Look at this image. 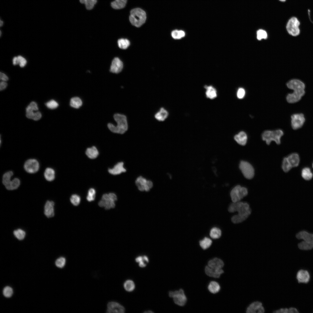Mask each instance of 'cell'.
I'll list each match as a JSON object with an SVG mask.
<instances>
[{
    "instance_id": "cell-44",
    "label": "cell",
    "mask_w": 313,
    "mask_h": 313,
    "mask_svg": "<svg viewBox=\"0 0 313 313\" xmlns=\"http://www.w3.org/2000/svg\"><path fill=\"white\" fill-rule=\"evenodd\" d=\"M66 263V259L63 257H61L57 259L55 261L56 266L60 268H62L65 266Z\"/></svg>"
},
{
    "instance_id": "cell-27",
    "label": "cell",
    "mask_w": 313,
    "mask_h": 313,
    "mask_svg": "<svg viewBox=\"0 0 313 313\" xmlns=\"http://www.w3.org/2000/svg\"><path fill=\"white\" fill-rule=\"evenodd\" d=\"M44 175L45 179L48 181H52L55 178V171L50 168H47L46 169Z\"/></svg>"
},
{
    "instance_id": "cell-26",
    "label": "cell",
    "mask_w": 313,
    "mask_h": 313,
    "mask_svg": "<svg viewBox=\"0 0 313 313\" xmlns=\"http://www.w3.org/2000/svg\"><path fill=\"white\" fill-rule=\"evenodd\" d=\"M168 115V111L163 108H161L155 114L154 117L156 119L159 121H163L167 118Z\"/></svg>"
},
{
    "instance_id": "cell-40",
    "label": "cell",
    "mask_w": 313,
    "mask_h": 313,
    "mask_svg": "<svg viewBox=\"0 0 313 313\" xmlns=\"http://www.w3.org/2000/svg\"><path fill=\"white\" fill-rule=\"evenodd\" d=\"M123 286L125 290L128 292H131L135 288V284L133 281L130 280L126 281L124 283Z\"/></svg>"
},
{
    "instance_id": "cell-39",
    "label": "cell",
    "mask_w": 313,
    "mask_h": 313,
    "mask_svg": "<svg viewBox=\"0 0 313 313\" xmlns=\"http://www.w3.org/2000/svg\"><path fill=\"white\" fill-rule=\"evenodd\" d=\"M171 35L175 39H180L185 36V33L182 30H174L171 33Z\"/></svg>"
},
{
    "instance_id": "cell-43",
    "label": "cell",
    "mask_w": 313,
    "mask_h": 313,
    "mask_svg": "<svg viewBox=\"0 0 313 313\" xmlns=\"http://www.w3.org/2000/svg\"><path fill=\"white\" fill-rule=\"evenodd\" d=\"M292 168L286 157H284L283 159L282 164V168L283 171L285 172H288Z\"/></svg>"
},
{
    "instance_id": "cell-19",
    "label": "cell",
    "mask_w": 313,
    "mask_h": 313,
    "mask_svg": "<svg viewBox=\"0 0 313 313\" xmlns=\"http://www.w3.org/2000/svg\"><path fill=\"white\" fill-rule=\"evenodd\" d=\"M123 64L121 61L117 57L115 58L112 60L110 67V71L112 73H117L122 69Z\"/></svg>"
},
{
    "instance_id": "cell-59",
    "label": "cell",
    "mask_w": 313,
    "mask_h": 313,
    "mask_svg": "<svg viewBox=\"0 0 313 313\" xmlns=\"http://www.w3.org/2000/svg\"><path fill=\"white\" fill-rule=\"evenodd\" d=\"M13 65H15L19 64V61L18 57H14L13 58Z\"/></svg>"
},
{
    "instance_id": "cell-7",
    "label": "cell",
    "mask_w": 313,
    "mask_h": 313,
    "mask_svg": "<svg viewBox=\"0 0 313 313\" xmlns=\"http://www.w3.org/2000/svg\"><path fill=\"white\" fill-rule=\"evenodd\" d=\"M248 194V190L246 188L237 185L231 190L230 196L232 202H236L240 201Z\"/></svg>"
},
{
    "instance_id": "cell-56",
    "label": "cell",
    "mask_w": 313,
    "mask_h": 313,
    "mask_svg": "<svg viewBox=\"0 0 313 313\" xmlns=\"http://www.w3.org/2000/svg\"><path fill=\"white\" fill-rule=\"evenodd\" d=\"M7 85V83L5 81H2L0 83V90H3L5 89Z\"/></svg>"
},
{
    "instance_id": "cell-25",
    "label": "cell",
    "mask_w": 313,
    "mask_h": 313,
    "mask_svg": "<svg viewBox=\"0 0 313 313\" xmlns=\"http://www.w3.org/2000/svg\"><path fill=\"white\" fill-rule=\"evenodd\" d=\"M221 289V286L217 281L212 280L210 281L208 286V289L212 294H216L218 293Z\"/></svg>"
},
{
    "instance_id": "cell-14",
    "label": "cell",
    "mask_w": 313,
    "mask_h": 313,
    "mask_svg": "<svg viewBox=\"0 0 313 313\" xmlns=\"http://www.w3.org/2000/svg\"><path fill=\"white\" fill-rule=\"evenodd\" d=\"M107 313H123L125 312L124 307L120 304L115 301L109 302L107 305Z\"/></svg>"
},
{
    "instance_id": "cell-11",
    "label": "cell",
    "mask_w": 313,
    "mask_h": 313,
    "mask_svg": "<svg viewBox=\"0 0 313 313\" xmlns=\"http://www.w3.org/2000/svg\"><path fill=\"white\" fill-rule=\"evenodd\" d=\"M24 168L25 170L28 173H34L39 170V164L36 159H29L25 163Z\"/></svg>"
},
{
    "instance_id": "cell-42",
    "label": "cell",
    "mask_w": 313,
    "mask_h": 313,
    "mask_svg": "<svg viewBox=\"0 0 313 313\" xmlns=\"http://www.w3.org/2000/svg\"><path fill=\"white\" fill-rule=\"evenodd\" d=\"M13 234L19 240L23 239L26 235L25 232L21 229H18L14 231Z\"/></svg>"
},
{
    "instance_id": "cell-47",
    "label": "cell",
    "mask_w": 313,
    "mask_h": 313,
    "mask_svg": "<svg viewBox=\"0 0 313 313\" xmlns=\"http://www.w3.org/2000/svg\"><path fill=\"white\" fill-rule=\"evenodd\" d=\"M13 291L11 287L9 286L5 287L3 290V294L4 296L7 298L11 297L13 294Z\"/></svg>"
},
{
    "instance_id": "cell-22",
    "label": "cell",
    "mask_w": 313,
    "mask_h": 313,
    "mask_svg": "<svg viewBox=\"0 0 313 313\" xmlns=\"http://www.w3.org/2000/svg\"><path fill=\"white\" fill-rule=\"evenodd\" d=\"M54 203L52 201H48L46 202L44 208V213L48 218L52 217L54 215Z\"/></svg>"
},
{
    "instance_id": "cell-49",
    "label": "cell",
    "mask_w": 313,
    "mask_h": 313,
    "mask_svg": "<svg viewBox=\"0 0 313 313\" xmlns=\"http://www.w3.org/2000/svg\"><path fill=\"white\" fill-rule=\"evenodd\" d=\"M245 94V92L244 89L240 88L237 92V97L239 99H242L244 97Z\"/></svg>"
},
{
    "instance_id": "cell-64",
    "label": "cell",
    "mask_w": 313,
    "mask_h": 313,
    "mask_svg": "<svg viewBox=\"0 0 313 313\" xmlns=\"http://www.w3.org/2000/svg\"><path fill=\"white\" fill-rule=\"evenodd\" d=\"M312 168H313V163L312 164Z\"/></svg>"
},
{
    "instance_id": "cell-36",
    "label": "cell",
    "mask_w": 313,
    "mask_h": 313,
    "mask_svg": "<svg viewBox=\"0 0 313 313\" xmlns=\"http://www.w3.org/2000/svg\"><path fill=\"white\" fill-rule=\"evenodd\" d=\"M13 175V173L11 171L7 172L3 174L2 177V183L5 186L10 182L11 181V178Z\"/></svg>"
},
{
    "instance_id": "cell-15",
    "label": "cell",
    "mask_w": 313,
    "mask_h": 313,
    "mask_svg": "<svg viewBox=\"0 0 313 313\" xmlns=\"http://www.w3.org/2000/svg\"><path fill=\"white\" fill-rule=\"evenodd\" d=\"M305 93L304 90H295L292 93L289 94L286 97V100L290 103H293L299 101Z\"/></svg>"
},
{
    "instance_id": "cell-61",
    "label": "cell",
    "mask_w": 313,
    "mask_h": 313,
    "mask_svg": "<svg viewBox=\"0 0 313 313\" xmlns=\"http://www.w3.org/2000/svg\"><path fill=\"white\" fill-rule=\"evenodd\" d=\"M3 21L1 20H0V26H2L3 25Z\"/></svg>"
},
{
    "instance_id": "cell-45",
    "label": "cell",
    "mask_w": 313,
    "mask_h": 313,
    "mask_svg": "<svg viewBox=\"0 0 313 313\" xmlns=\"http://www.w3.org/2000/svg\"><path fill=\"white\" fill-rule=\"evenodd\" d=\"M257 38L259 40L262 39H266L267 37L266 32L262 29L258 30L256 32Z\"/></svg>"
},
{
    "instance_id": "cell-18",
    "label": "cell",
    "mask_w": 313,
    "mask_h": 313,
    "mask_svg": "<svg viewBox=\"0 0 313 313\" xmlns=\"http://www.w3.org/2000/svg\"><path fill=\"white\" fill-rule=\"evenodd\" d=\"M205 272L206 274L209 277L214 279H218L224 273V271L223 269H213L207 265L205 267Z\"/></svg>"
},
{
    "instance_id": "cell-46",
    "label": "cell",
    "mask_w": 313,
    "mask_h": 313,
    "mask_svg": "<svg viewBox=\"0 0 313 313\" xmlns=\"http://www.w3.org/2000/svg\"><path fill=\"white\" fill-rule=\"evenodd\" d=\"M70 200L71 203L74 205L77 206L79 204L80 202L81 198L78 195L74 194L72 195L70 198Z\"/></svg>"
},
{
    "instance_id": "cell-54",
    "label": "cell",
    "mask_w": 313,
    "mask_h": 313,
    "mask_svg": "<svg viewBox=\"0 0 313 313\" xmlns=\"http://www.w3.org/2000/svg\"><path fill=\"white\" fill-rule=\"evenodd\" d=\"M274 313H288L289 309L287 308H281L273 312Z\"/></svg>"
},
{
    "instance_id": "cell-21",
    "label": "cell",
    "mask_w": 313,
    "mask_h": 313,
    "mask_svg": "<svg viewBox=\"0 0 313 313\" xmlns=\"http://www.w3.org/2000/svg\"><path fill=\"white\" fill-rule=\"evenodd\" d=\"M124 163L123 162H120L117 163L114 167L109 168L108 170L109 172L113 175H117L126 171V169L124 166Z\"/></svg>"
},
{
    "instance_id": "cell-53",
    "label": "cell",
    "mask_w": 313,
    "mask_h": 313,
    "mask_svg": "<svg viewBox=\"0 0 313 313\" xmlns=\"http://www.w3.org/2000/svg\"><path fill=\"white\" fill-rule=\"evenodd\" d=\"M95 193L96 191L95 189L93 188H91L88 191L87 196L95 198Z\"/></svg>"
},
{
    "instance_id": "cell-20",
    "label": "cell",
    "mask_w": 313,
    "mask_h": 313,
    "mask_svg": "<svg viewBox=\"0 0 313 313\" xmlns=\"http://www.w3.org/2000/svg\"><path fill=\"white\" fill-rule=\"evenodd\" d=\"M310 278L309 273L306 270H301L297 272L296 278L299 283H307Z\"/></svg>"
},
{
    "instance_id": "cell-3",
    "label": "cell",
    "mask_w": 313,
    "mask_h": 313,
    "mask_svg": "<svg viewBox=\"0 0 313 313\" xmlns=\"http://www.w3.org/2000/svg\"><path fill=\"white\" fill-rule=\"evenodd\" d=\"M296 236L298 239H303L304 240L303 241L298 244V247L299 249L308 250L313 248V234L303 230L297 233Z\"/></svg>"
},
{
    "instance_id": "cell-35",
    "label": "cell",
    "mask_w": 313,
    "mask_h": 313,
    "mask_svg": "<svg viewBox=\"0 0 313 313\" xmlns=\"http://www.w3.org/2000/svg\"><path fill=\"white\" fill-rule=\"evenodd\" d=\"M221 232L219 228L214 227L210 230V235L211 237L213 239H218L221 236Z\"/></svg>"
},
{
    "instance_id": "cell-28",
    "label": "cell",
    "mask_w": 313,
    "mask_h": 313,
    "mask_svg": "<svg viewBox=\"0 0 313 313\" xmlns=\"http://www.w3.org/2000/svg\"><path fill=\"white\" fill-rule=\"evenodd\" d=\"M85 154L88 157L91 159L96 158L99 154V152L97 148L93 146L88 148L86 151Z\"/></svg>"
},
{
    "instance_id": "cell-6",
    "label": "cell",
    "mask_w": 313,
    "mask_h": 313,
    "mask_svg": "<svg viewBox=\"0 0 313 313\" xmlns=\"http://www.w3.org/2000/svg\"><path fill=\"white\" fill-rule=\"evenodd\" d=\"M170 297L173 299L174 303L179 306H185L187 303L188 299L184 290L182 288L174 291H170L168 293Z\"/></svg>"
},
{
    "instance_id": "cell-31",
    "label": "cell",
    "mask_w": 313,
    "mask_h": 313,
    "mask_svg": "<svg viewBox=\"0 0 313 313\" xmlns=\"http://www.w3.org/2000/svg\"><path fill=\"white\" fill-rule=\"evenodd\" d=\"M127 0H115L111 3L112 8L115 9H119L124 8L126 4Z\"/></svg>"
},
{
    "instance_id": "cell-9",
    "label": "cell",
    "mask_w": 313,
    "mask_h": 313,
    "mask_svg": "<svg viewBox=\"0 0 313 313\" xmlns=\"http://www.w3.org/2000/svg\"><path fill=\"white\" fill-rule=\"evenodd\" d=\"M239 168L246 178L251 179L253 177L254 170L249 162L244 161H241L239 164Z\"/></svg>"
},
{
    "instance_id": "cell-13",
    "label": "cell",
    "mask_w": 313,
    "mask_h": 313,
    "mask_svg": "<svg viewBox=\"0 0 313 313\" xmlns=\"http://www.w3.org/2000/svg\"><path fill=\"white\" fill-rule=\"evenodd\" d=\"M265 309L262 303L259 301H255L251 303L247 307L246 312L248 313H263Z\"/></svg>"
},
{
    "instance_id": "cell-55",
    "label": "cell",
    "mask_w": 313,
    "mask_h": 313,
    "mask_svg": "<svg viewBox=\"0 0 313 313\" xmlns=\"http://www.w3.org/2000/svg\"><path fill=\"white\" fill-rule=\"evenodd\" d=\"M0 79L2 81H7L8 80V76L4 73L1 72L0 73Z\"/></svg>"
},
{
    "instance_id": "cell-38",
    "label": "cell",
    "mask_w": 313,
    "mask_h": 313,
    "mask_svg": "<svg viewBox=\"0 0 313 313\" xmlns=\"http://www.w3.org/2000/svg\"><path fill=\"white\" fill-rule=\"evenodd\" d=\"M81 3L85 4V7L88 10H91L94 7L97 3V0H79Z\"/></svg>"
},
{
    "instance_id": "cell-33",
    "label": "cell",
    "mask_w": 313,
    "mask_h": 313,
    "mask_svg": "<svg viewBox=\"0 0 313 313\" xmlns=\"http://www.w3.org/2000/svg\"><path fill=\"white\" fill-rule=\"evenodd\" d=\"M212 243V241L211 240L207 237H205L199 242L200 246L203 250H206L209 248L211 246Z\"/></svg>"
},
{
    "instance_id": "cell-63",
    "label": "cell",
    "mask_w": 313,
    "mask_h": 313,
    "mask_svg": "<svg viewBox=\"0 0 313 313\" xmlns=\"http://www.w3.org/2000/svg\"><path fill=\"white\" fill-rule=\"evenodd\" d=\"M1 31H0V36H1Z\"/></svg>"
},
{
    "instance_id": "cell-24",
    "label": "cell",
    "mask_w": 313,
    "mask_h": 313,
    "mask_svg": "<svg viewBox=\"0 0 313 313\" xmlns=\"http://www.w3.org/2000/svg\"><path fill=\"white\" fill-rule=\"evenodd\" d=\"M234 138L238 143L241 145H244L247 142L248 137L246 133L242 131L235 135Z\"/></svg>"
},
{
    "instance_id": "cell-1",
    "label": "cell",
    "mask_w": 313,
    "mask_h": 313,
    "mask_svg": "<svg viewBox=\"0 0 313 313\" xmlns=\"http://www.w3.org/2000/svg\"><path fill=\"white\" fill-rule=\"evenodd\" d=\"M230 212H237V214L231 218L232 222L234 223H241L246 220L250 215L251 210L249 204L245 202L238 201L231 203L228 208Z\"/></svg>"
},
{
    "instance_id": "cell-41",
    "label": "cell",
    "mask_w": 313,
    "mask_h": 313,
    "mask_svg": "<svg viewBox=\"0 0 313 313\" xmlns=\"http://www.w3.org/2000/svg\"><path fill=\"white\" fill-rule=\"evenodd\" d=\"M118 44L120 48L125 49L129 46L130 42L128 39L122 38L118 40Z\"/></svg>"
},
{
    "instance_id": "cell-51",
    "label": "cell",
    "mask_w": 313,
    "mask_h": 313,
    "mask_svg": "<svg viewBox=\"0 0 313 313\" xmlns=\"http://www.w3.org/2000/svg\"><path fill=\"white\" fill-rule=\"evenodd\" d=\"M28 106L34 111H36L38 110L37 104L34 101L31 102Z\"/></svg>"
},
{
    "instance_id": "cell-50",
    "label": "cell",
    "mask_w": 313,
    "mask_h": 313,
    "mask_svg": "<svg viewBox=\"0 0 313 313\" xmlns=\"http://www.w3.org/2000/svg\"><path fill=\"white\" fill-rule=\"evenodd\" d=\"M18 58L19 61V64L21 67H23L26 65L27 61L26 59L21 56H18Z\"/></svg>"
},
{
    "instance_id": "cell-10",
    "label": "cell",
    "mask_w": 313,
    "mask_h": 313,
    "mask_svg": "<svg viewBox=\"0 0 313 313\" xmlns=\"http://www.w3.org/2000/svg\"><path fill=\"white\" fill-rule=\"evenodd\" d=\"M135 183L138 190L141 191H148L153 186V183L151 180L141 176H139L136 179Z\"/></svg>"
},
{
    "instance_id": "cell-30",
    "label": "cell",
    "mask_w": 313,
    "mask_h": 313,
    "mask_svg": "<svg viewBox=\"0 0 313 313\" xmlns=\"http://www.w3.org/2000/svg\"><path fill=\"white\" fill-rule=\"evenodd\" d=\"M20 184V181L18 178H14L5 187L9 190H13L17 189Z\"/></svg>"
},
{
    "instance_id": "cell-23",
    "label": "cell",
    "mask_w": 313,
    "mask_h": 313,
    "mask_svg": "<svg viewBox=\"0 0 313 313\" xmlns=\"http://www.w3.org/2000/svg\"><path fill=\"white\" fill-rule=\"evenodd\" d=\"M289 163L292 167H297L299 165L300 158L299 154L296 153H292L286 157Z\"/></svg>"
},
{
    "instance_id": "cell-5",
    "label": "cell",
    "mask_w": 313,
    "mask_h": 313,
    "mask_svg": "<svg viewBox=\"0 0 313 313\" xmlns=\"http://www.w3.org/2000/svg\"><path fill=\"white\" fill-rule=\"evenodd\" d=\"M283 134V131L280 129L274 131L266 130L263 133L262 138L267 145H270L272 141L279 145L281 143V139Z\"/></svg>"
},
{
    "instance_id": "cell-57",
    "label": "cell",
    "mask_w": 313,
    "mask_h": 313,
    "mask_svg": "<svg viewBox=\"0 0 313 313\" xmlns=\"http://www.w3.org/2000/svg\"><path fill=\"white\" fill-rule=\"evenodd\" d=\"M110 198L112 200L115 201L117 199V196L115 194L113 193H110L109 194Z\"/></svg>"
},
{
    "instance_id": "cell-48",
    "label": "cell",
    "mask_w": 313,
    "mask_h": 313,
    "mask_svg": "<svg viewBox=\"0 0 313 313\" xmlns=\"http://www.w3.org/2000/svg\"><path fill=\"white\" fill-rule=\"evenodd\" d=\"M46 105L48 108L53 109L57 108L59 104L58 103L54 100H51L47 102Z\"/></svg>"
},
{
    "instance_id": "cell-62",
    "label": "cell",
    "mask_w": 313,
    "mask_h": 313,
    "mask_svg": "<svg viewBox=\"0 0 313 313\" xmlns=\"http://www.w3.org/2000/svg\"><path fill=\"white\" fill-rule=\"evenodd\" d=\"M279 1L281 2H285L286 0H279Z\"/></svg>"
},
{
    "instance_id": "cell-58",
    "label": "cell",
    "mask_w": 313,
    "mask_h": 313,
    "mask_svg": "<svg viewBox=\"0 0 313 313\" xmlns=\"http://www.w3.org/2000/svg\"><path fill=\"white\" fill-rule=\"evenodd\" d=\"M299 312L297 309L294 307H292L289 309V313H297Z\"/></svg>"
},
{
    "instance_id": "cell-12",
    "label": "cell",
    "mask_w": 313,
    "mask_h": 313,
    "mask_svg": "<svg viewBox=\"0 0 313 313\" xmlns=\"http://www.w3.org/2000/svg\"><path fill=\"white\" fill-rule=\"evenodd\" d=\"M291 122L292 127L294 130L298 129L303 125L305 118L302 114H293L291 116Z\"/></svg>"
},
{
    "instance_id": "cell-8",
    "label": "cell",
    "mask_w": 313,
    "mask_h": 313,
    "mask_svg": "<svg viewBox=\"0 0 313 313\" xmlns=\"http://www.w3.org/2000/svg\"><path fill=\"white\" fill-rule=\"evenodd\" d=\"M300 22L296 17L291 18L288 21L286 26V30L288 33L293 36H296L299 34L300 30L299 26Z\"/></svg>"
},
{
    "instance_id": "cell-52",
    "label": "cell",
    "mask_w": 313,
    "mask_h": 313,
    "mask_svg": "<svg viewBox=\"0 0 313 313\" xmlns=\"http://www.w3.org/2000/svg\"><path fill=\"white\" fill-rule=\"evenodd\" d=\"M42 116L41 113L39 111L34 112L32 119L35 121H37L40 119Z\"/></svg>"
},
{
    "instance_id": "cell-32",
    "label": "cell",
    "mask_w": 313,
    "mask_h": 313,
    "mask_svg": "<svg viewBox=\"0 0 313 313\" xmlns=\"http://www.w3.org/2000/svg\"><path fill=\"white\" fill-rule=\"evenodd\" d=\"M301 176L305 180L308 181L312 178L313 174L309 168L305 167L302 170Z\"/></svg>"
},
{
    "instance_id": "cell-17",
    "label": "cell",
    "mask_w": 313,
    "mask_h": 313,
    "mask_svg": "<svg viewBox=\"0 0 313 313\" xmlns=\"http://www.w3.org/2000/svg\"><path fill=\"white\" fill-rule=\"evenodd\" d=\"M224 265L223 261L221 259L217 257L210 259L207 263L208 266L214 270L223 269Z\"/></svg>"
},
{
    "instance_id": "cell-37",
    "label": "cell",
    "mask_w": 313,
    "mask_h": 313,
    "mask_svg": "<svg viewBox=\"0 0 313 313\" xmlns=\"http://www.w3.org/2000/svg\"><path fill=\"white\" fill-rule=\"evenodd\" d=\"M135 261L139 263V265L140 267H143L146 266V263L149 262V259L146 256H139L136 258Z\"/></svg>"
},
{
    "instance_id": "cell-60",
    "label": "cell",
    "mask_w": 313,
    "mask_h": 313,
    "mask_svg": "<svg viewBox=\"0 0 313 313\" xmlns=\"http://www.w3.org/2000/svg\"><path fill=\"white\" fill-rule=\"evenodd\" d=\"M144 312L145 313H153V312L151 311H150V310H148V311H145V312Z\"/></svg>"
},
{
    "instance_id": "cell-34",
    "label": "cell",
    "mask_w": 313,
    "mask_h": 313,
    "mask_svg": "<svg viewBox=\"0 0 313 313\" xmlns=\"http://www.w3.org/2000/svg\"><path fill=\"white\" fill-rule=\"evenodd\" d=\"M82 104L81 99L79 97H75L72 98L70 100V105L72 107L78 108Z\"/></svg>"
},
{
    "instance_id": "cell-29",
    "label": "cell",
    "mask_w": 313,
    "mask_h": 313,
    "mask_svg": "<svg viewBox=\"0 0 313 313\" xmlns=\"http://www.w3.org/2000/svg\"><path fill=\"white\" fill-rule=\"evenodd\" d=\"M205 88L206 89V95L207 97L213 99L217 97L216 91L212 86H205Z\"/></svg>"
},
{
    "instance_id": "cell-2",
    "label": "cell",
    "mask_w": 313,
    "mask_h": 313,
    "mask_svg": "<svg viewBox=\"0 0 313 313\" xmlns=\"http://www.w3.org/2000/svg\"><path fill=\"white\" fill-rule=\"evenodd\" d=\"M114 120L117 123L116 126L111 123H109L108 126L112 132L120 134H123L128 130V125L127 118L124 115L117 113L114 116Z\"/></svg>"
},
{
    "instance_id": "cell-16",
    "label": "cell",
    "mask_w": 313,
    "mask_h": 313,
    "mask_svg": "<svg viewBox=\"0 0 313 313\" xmlns=\"http://www.w3.org/2000/svg\"><path fill=\"white\" fill-rule=\"evenodd\" d=\"M287 87L294 91L304 90L305 85L301 81L297 79H292L287 83Z\"/></svg>"
},
{
    "instance_id": "cell-4",
    "label": "cell",
    "mask_w": 313,
    "mask_h": 313,
    "mask_svg": "<svg viewBox=\"0 0 313 313\" xmlns=\"http://www.w3.org/2000/svg\"><path fill=\"white\" fill-rule=\"evenodd\" d=\"M146 18L145 12L140 8H134L130 11V21L133 25L136 27L142 26L145 22Z\"/></svg>"
}]
</instances>
